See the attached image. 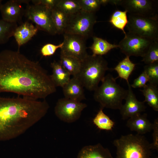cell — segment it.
I'll use <instances>...</instances> for the list:
<instances>
[{
	"mask_svg": "<svg viewBox=\"0 0 158 158\" xmlns=\"http://www.w3.org/2000/svg\"><path fill=\"white\" fill-rule=\"evenodd\" d=\"M56 7L68 16L81 10L78 0H59Z\"/></svg>",
	"mask_w": 158,
	"mask_h": 158,
	"instance_id": "cell-28",
	"label": "cell"
},
{
	"mask_svg": "<svg viewBox=\"0 0 158 158\" xmlns=\"http://www.w3.org/2000/svg\"><path fill=\"white\" fill-rule=\"evenodd\" d=\"M154 41L128 32L118 45L121 52L126 56L142 57Z\"/></svg>",
	"mask_w": 158,
	"mask_h": 158,
	"instance_id": "cell-10",
	"label": "cell"
},
{
	"mask_svg": "<svg viewBox=\"0 0 158 158\" xmlns=\"http://www.w3.org/2000/svg\"><path fill=\"white\" fill-rule=\"evenodd\" d=\"M24 15L40 30L54 35L57 34L53 22L51 10L40 4H28L25 10Z\"/></svg>",
	"mask_w": 158,
	"mask_h": 158,
	"instance_id": "cell-8",
	"label": "cell"
},
{
	"mask_svg": "<svg viewBox=\"0 0 158 158\" xmlns=\"http://www.w3.org/2000/svg\"><path fill=\"white\" fill-rule=\"evenodd\" d=\"M81 10L89 13H95L100 8V0H78Z\"/></svg>",
	"mask_w": 158,
	"mask_h": 158,
	"instance_id": "cell-31",
	"label": "cell"
},
{
	"mask_svg": "<svg viewBox=\"0 0 158 158\" xmlns=\"http://www.w3.org/2000/svg\"><path fill=\"white\" fill-rule=\"evenodd\" d=\"M51 13L52 19L57 34H63L68 16L56 7L51 10Z\"/></svg>",
	"mask_w": 158,
	"mask_h": 158,
	"instance_id": "cell-24",
	"label": "cell"
},
{
	"mask_svg": "<svg viewBox=\"0 0 158 158\" xmlns=\"http://www.w3.org/2000/svg\"><path fill=\"white\" fill-rule=\"evenodd\" d=\"M87 107L86 104L64 97L58 100L54 112L61 120L72 123L79 118L82 111Z\"/></svg>",
	"mask_w": 158,
	"mask_h": 158,
	"instance_id": "cell-11",
	"label": "cell"
},
{
	"mask_svg": "<svg viewBox=\"0 0 158 158\" xmlns=\"http://www.w3.org/2000/svg\"><path fill=\"white\" fill-rule=\"evenodd\" d=\"M109 4L121 6L130 14L147 17L158 16L157 0H110Z\"/></svg>",
	"mask_w": 158,
	"mask_h": 158,
	"instance_id": "cell-9",
	"label": "cell"
},
{
	"mask_svg": "<svg viewBox=\"0 0 158 158\" xmlns=\"http://www.w3.org/2000/svg\"><path fill=\"white\" fill-rule=\"evenodd\" d=\"M158 158V157H156V158Z\"/></svg>",
	"mask_w": 158,
	"mask_h": 158,
	"instance_id": "cell-37",
	"label": "cell"
},
{
	"mask_svg": "<svg viewBox=\"0 0 158 158\" xmlns=\"http://www.w3.org/2000/svg\"><path fill=\"white\" fill-rule=\"evenodd\" d=\"M126 126L131 130L143 135L152 130L153 123L147 119L146 114H140L128 118Z\"/></svg>",
	"mask_w": 158,
	"mask_h": 158,
	"instance_id": "cell-17",
	"label": "cell"
},
{
	"mask_svg": "<svg viewBox=\"0 0 158 158\" xmlns=\"http://www.w3.org/2000/svg\"><path fill=\"white\" fill-rule=\"evenodd\" d=\"M63 44V42L58 45L49 43L46 44L41 48V53L43 56L45 57L52 56L54 54L58 49H61Z\"/></svg>",
	"mask_w": 158,
	"mask_h": 158,
	"instance_id": "cell-32",
	"label": "cell"
},
{
	"mask_svg": "<svg viewBox=\"0 0 158 158\" xmlns=\"http://www.w3.org/2000/svg\"><path fill=\"white\" fill-rule=\"evenodd\" d=\"M77 158H113L107 148L100 143L85 146L79 152Z\"/></svg>",
	"mask_w": 158,
	"mask_h": 158,
	"instance_id": "cell-18",
	"label": "cell"
},
{
	"mask_svg": "<svg viewBox=\"0 0 158 158\" xmlns=\"http://www.w3.org/2000/svg\"><path fill=\"white\" fill-rule=\"evenodd\" d=\"M2 1L1 0H0V8L1 7V5H2Z\"/></svg>",
	"mask_w": 158,
	"mask_h": 158,
	"instance_id": "cell-36",
	"label": "cell"
},
{
	"mask_svg": "<svg viewBox=\"0 0 158 158\" xmlns=\"http://www.w3.org/2000/svg\"><path fill=\"white\" fill-rule=\"evenodd\" d=\"M128 93L125 99V103L119 110L122 118L125 120L141 114L146 108L145 102L138 100L134 93L129 82L127 83Z\"/></svg>",
	"mask_w": 158,
	"mask_h": 158,
	"instance_id": "cell-13",
	"label": "cell"
},
{
	"mask_svg": "<svg viewBox=\"0 0 158 158\" xmlns=\"http://www.w3.org/2000/svg\"><path fill=\"white\" fill-rule=\"evenodd\" d=\"M84 87L76 77H73L62 87L64 97L81 102L85 99Z\"/></svg>",
	"mask_w": 158,
	"mask_h": 158,
	"instance_id": "cell-16",
	"label": "cell"
},
{
	"mask_svg": "<svg viewBox=\"0 0 158 158\" xmlns=\"http://www.w3.org/2000/svg\"><path fill=\"white\" fill-rule=\"evenodd\" d=\"M148 81V77L145 72L143 71L138 78L134 80L130 85L132 87L134 88H143Z\"/></svg>",
	"mask_w": 158,
	"mask_h": 158,
	"instance_id": "cell-33",
	"label": "cell"
},
{
	"mask_svg": "<svg viewBox=\"0 0 158 158\" xmlns=\"http://www.w3.org/2000/svg\"><path fill=\"white\" fill-rule=\"evenodd\" d=\"M142 58L146 65L158 62V40L153 41Z\"/></svg>",
	"mask_w": 158,
	"mask_h": 158,
	"instance_id": "cell-29",
	"label": "cell"
},
{
	"mask_svg": "<svg viewBox=\"0 0 158 158\" xmlns=\"http://www.w3.org/2000/svg\"><path fill=\"white\" fill-rule=\"evenodd\" d=\"M153 142L151 143V149L158 150V119H155L153 123Z\"/></svg>",
	"mask_w": 158,
	"mask_h": 158,
	"instance_id": "cell-34",
	"label": "cell"
},
{
	"mask_svg": "<svg viewBox=\"0 0 158 158\" xmlns=\"http://www.w3.org/2000/svg\"><path fill=\"white\" fill-rule=\"evenodd\" d=\"M126 27L129 32L153 41L158 40V16L129 14Z\"/></svg>",
	"mask_w": 158,
	"mask_h": 158,
	"instance_id": "cell-7",
	"label": "cell"
},
{
	"mask_svg": "<svg viewBox=\"0 0 158 158\" xmlns=\"http://www.w3.org/2000/svg\"><path fill=\"white\" fill-rule=\"evenodd\" d=\"M109 70L108 62L102 56L88 55L81 61L79 72L75 77L84 87L94 91Z\"/></svg>",
	"mask_w": 158,
	"mask_h": 158,
	"instance_id": "cell-4",
	"label": "cell"
},
{
	"mask_svg": "<svg viewBox=\"0 0 158 158\" xmlns=\"http://www.w3.org/2000/svg\"><path fill=\"white\" fill-rule=\"evenodd\" d=\"M25 10L17 0H11L2 4L0 8L2 19L7 22L20 23Z\"/></svg>",
	"mask_w": 158,
	"mask_h": 158,
	"instance_id": "cell-14",
	"label": "cell"
},
{
	"mask_svg": "<svg viewBox=\"0 0 158 158\" xmlns=\"http://www.w3.org/2000/svg\"><path fill=\"white\" fill-rule=\"evenodd\" d=\"M93 43L89 48L91 50L93 55L102 56L112 49L118 48V44H111L101 38L93 36Z\"/></svg>",
	"mask_w": 158,
	"mask_h": 158,
	"instance_id": "cell-20",
	"label": "cell"
},
{
	"mask_svg": "<svg viewBox=\"0 0 158 158\" xmlns=\"http://www.w3.org/2000/svg\"><path fill=\"white\" fill-rule=\"evenodd\" d=\"M145 97L144 102H146L153 109L158 111V88L157 86L149 83L140 90Z\"/></svg>",
	"mask_w": 158,
	"mask_h": 158,
	"instance_id": "cell-22",
	"label": "cell"
},
{
	"mask_svg": "<svg viewBox=\"0 0 158 158\" xmlns=\"http://www.w3.org/2000/svg\"><path fill=\"white\" fill-rule=\"evenodd\" d=\"M17 23L5 21L0 19V44L6 43L13 36L18 26Z\"/></svg>",
	"mask_w": 158,
	"mask_h": 158,
	"instance_id": "cell-26",
	"label": "cell"
},
{
	"mask_svg": "<svg viewBox=\"0 0 158 158\" xmlns=\"http://www.w3.org/2000/svg\"><path fill=\"white\" fill-rule=\"evenodd\" d=\"M114 78L108 74L101 81L102 84L94 91V98L100 104L101 108L120 110L128 93L126 90L117 83Z\"/></svg>",
	"mask_w": 158,
	"mask_h": 158,
	"instance_id": "cell-3",
	"label": "cell"
},
{
	"mask_svg": "<svg viewBox=\"0 0 158 158\" xmlns=\"http://www.w3.org/2000/svg\"><path fill=\"white\" fill-rule=\"evenodd\" d=\"M149 78V83L158 86V62L146 65L144 70Z\"/></svg>",
	"mask_w": 158,
	"mask_h": 158,
	"instance_id": "cell-30",
	"label": "cell"
},
{
	"mask_svg": "<svg viewBox=\"0 0 158 158\" xmlns=\"http://www.w3.org/2000/svg\"><path fill=\"white\" fill-rule=\"evenodd\" d=\"M31 1L33 4L41 5L51 10L56 7L59 0H32Z\"/></svg>",
	"mask_w": 158,
	"mask_h": 158,
	"instance_id": "cell-35",
	"label": "cell"
},
{
	"mask_svg": "<svg viewBox=\"0 0 158 158\" xmlns=\"http://www.w3.org/2000/svg\"><path fill=\"white\" fill-rule=\"evenodd\" d=\"M52 74L50 75L55 86L63 87L70 80L71 75L62 66L59 62L54 61L51 63Z\"/></svg>",
	"mask_w": 158,
	"mask_h": 158,
	"instance_id": "cell-19",
	"label": "cell"
},
{
	"mask_svg": "<svg viewBox=\"0 0 158 158\" xmlns=\"http://www.w3.org/2000/svg\"><path fill=\"white\" fill-rule=\"evenodd\" d=\"M136 64L130 60V57L126 56L120 61L114 68L117 73L118 77L125 80L127 83L129 82V77L134 71Z\"/></svg>",
	"mask_w": 158,
	"mask_h": 158,
	"instance_id": "cell-23",
	"label": "cell"
},
{
	"mask_svg": "<svg viewBox=\"0 0 158 158\" xmlns=\"http://www.w3.org/2000/svg\"><path fill=\"white\" fill-rule=\"evenodd\" d=\"M127 12L117 10L111 15L109 22L114 27L121 30L125 35L126 33L124 30L128 23Z\"/></svg>",
	"mask_w": 158,
	"mask_h": 158,
	"instance_id": "cell-25",
	"label": "cell"
},
{
	"mask_svg": "<svg viewBox=\"0 0 158 158\" xmlns=\"http://www.w3.org/2000/svg\"><path fill=\"white\" fill-rule=\"evenodd\" d=\"M103 109L101 108L98 111L93 119V123L100 129L111 130L115 123L104 112Z\"/></svg>",
	"mask_w": 158,
	"mask_h": 158,
	"instance_id": "cell-27",
	"label": "cell"
},
{
	"mask_svg": "<svg viewBox=\"0 0 158 158\" xmlns=\"http://www.w3.org/2000/svg\"><path fill=\"white\" fill-rule=\"evenodd\" d=\"M49 108L45 99L0 96V141L16 138L43 118Z\"/></svg>",
	"mask_w": 158,
	"mask_h": 158,
	"instance_id": "cell-2",
	"label": "cell"
},
{
	"mask_svg": "<svg viewBox=\"0 0 158 158\" xmlns=\"http://www.w3.org/2000/svg\"><path fill=\"white\" fill-rule=\"evenodd\" d=\"M116 158H150L151 143L142 135H122L114 140Z\"/></svg>",
	"mask_w": 158,
	"mask_h": 158,
	"instance_id": "cell-5",
	"label": "cell"
},
{
	"mask_svg": "<svg viewBox=\"0 0 158 158\" xmlns=\"http://www.w3.org/2000/svg\"><path fill=\"white\" fill-rule=\"evenodd\" d=\"M59 62L63 68L73 77L76 76L79 72L81 61L78 59L60 54Z\"/></svg>",
	"mask_w": 158,
	"mask_h": 158,
	"instance_id": "cell-21",
	"label": "cell"
},
{
	"mask_svg": "<svg viewBox=\"0 0 158 158\" xmlns=\"http://www.w3.org/2000/svg\"><path fill=\"white\" fill-rule=\"evenodd\" d=\"M96 22L95 13L80 10L68 16L63 33L76 35L87 39L92 36L94 26Z\"/></svg>",
	"mask_w": 158,
	"mask_h": 158,
	"instance_id": "cell-6",
	"label": "cell"
},
{
	"mask_svg": "<svg viewBox=\"0 0 158 158\" xmlns=\"http://www.w3.org/2000/svg\"><path fill=\"white\" fill-rule=\"evenodd\" d=\"M63 43L61 53L76 58L81 61L88 55L85 38L76 35L63 33Z\"/></svg>",
	"mask_w": 158,
	"mask_h": 158,
	"instance_id": "cell-12",
	"label": "cell"
},
{
	"mask_svg": "<svg viewBox=\"0 0 158 158\" xmlns=\"http://www.w3.org/2000/svg\"><path fill=\"white\" fill-rule=\"evenodd\" d=\"M38 28L28 21L22 23L16 28L13 36L15 38L19 51L21 46L26 43L36 35Z\"/></svg>",
	"mask_w": 158,
	"mask_h": 158,
	"instance_id": "cell-15",
	"label": "cell"
},
{
	"mask_svg": "<svg viewBox=\"0 0 158 158\" xmlns=\"http://www.w3.org/2000/svg\"><path fill=\"white\" fill-rule=\"evenodd\" d=\"M50 75L39 64L19 51L0 52V93L10 92L36 100L56 91Z\"/></svg>",
	"mask_w": 158,
	"mask_h": 158,
	"instance_id": "cell-1",
	"label": "cell"
}]
</instances>
